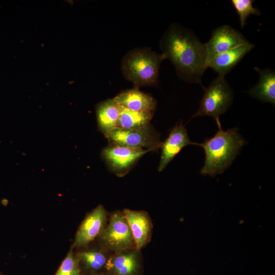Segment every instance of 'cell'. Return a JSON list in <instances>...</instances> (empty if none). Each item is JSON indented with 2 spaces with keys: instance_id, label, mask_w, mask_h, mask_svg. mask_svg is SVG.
I'll return each instance as SVG.
<instances>
[{
  "instance_id": "5",
  "label": "cell",
  "mask_w": 275,
  "mask_h": 275,
  "mask_svg": "<svg viewBox=\"0 0 275 275\" xmlns=\"http://www.w3.org/2000/svg\"><path fill=\"white\" fill-rule=\"evenodd\" d=\"M98 238L105 250L114 253L136 248L128 223L120 210L111 214L109 223Z\"/></svg>"
},
{
  "instance_id": "18",
  "label": "cell",
  "mask_w": 275,
  "mask_h": 275,
  "mask_svg": "<svg viewBox=\"0 0 275 275\" xmlns=\"http://www.w3.org/2000/svg\"><path fill=\"white\" fill-rule=\"evenodd\" d=\"M79 265L86 270L96 272L105 268L110 257L105 251L101 250H90L78 253L77 255Z\"/></svg>"
},
{
  "instance_id": "17",
  "label": "cell",
  "mask_w": 275,
  "mask_h": 275,
  "mask_svg": "<svg viewBox=\"0 0 275 275\" xmlns=\"http://www.w3.org/2000/svg\"><path fill=\"white\" fill-rule=\"evenodd\" d=\"M153 115V113L133 111L121 106L117 128L136 129L144 128L150 125Z\"/></svg>"
},
{
  "instance_id": "20",
  "label": "cell",
  "mask_w": 275,
  "mask_h": 275,
  "mask_svg": "<svg viewBox=\"0 0 275 275\" xmlns=\"http://www.w3.org/2000/svg\"><path fill=\"white\" fill-rule=\"evenodd\" d=\"M80 273L79 260L71 248L54 275H80Z\"/></svg>"
},
{
  "instance_id": "11",
  "label": "cell",
  "mask_w": 275,
  "mask_h": 275,
  "mask_svg": "<svg viewBox=\"0 0 275 275\" xmlns=\"http://www.w3.org/2000/svg\"><path fill=\"white\" fill-rule=\"evenodd\" d=\"M189 145H198V143L191 141L182 123L175 126L167 139L161 143L158 171H162L184 147Z\"/></svg>"
},
{
  "instance_id": "22",
  "label": "cell",
  "mask_w": 275,
  "mask_h": 275,
  "mask_svg": "<svg viewBox=\"0 0 275 275\" xmlns=\"http://www.w3.org/2000/svg\"><path fill=\"white\" fill-rule=\"evenodd\" d=\"M0 275H1V274H0Z\"/></svg>"
},
{
  "instance_id": "19",
  "label": "cell",
  "mask_w": 275,
  "mask_h": 275,
  "mask_svg": "<svg viewBox=\"0 0 275 275\" xmlns=\"http://www.w3.org/2000/svg\"><path fill=\"white\" fill-rule=\"evenodd\" d=\"M231 2L239 16L242 28L245 26L246 19L250 15H261L259 10L253 7L254 1L253 0H232Z\"/></svg>"
},
{
  "instance_id": "7",
  "label": "cell",
  "mask_w": 275,
  "mask_h": 275,
  "mask_svg": "<svg viewBox=\"0 0 275 275\" xmlns=\"http://www.w3.org/2000/svg\"><path fill=\"white\" fill-rule=\"evenodd\" d=\"M151 151L141 148H131L109 144L102 152L109 169L117 175H126L144 154Z\"/></svg>"
},
{
  "instance_id": "6",
  "label": "cell",
  "mask_w": 275,
  "mask_h": 275,
  "mask_svg": "<svg viewBox=\"0 0 275 275\" xmlns=\"http://www.w3.org/2000/svg\"><path fill=\"white\" fill-rule=\"evenodd\" d=\"M105 136L109 144L131 148H146L151 151L160 148L162 143L158 133L150 125L136 129L116 128Z\"/></svg>"
},
{
  "instance_id": "12",
  "label": "cell",
  "mask_w": 275,
  "mask_h": 275,
  "mask_svg": "<svg viewBox=\"0 0 275 275\" xmlns=\"http://www.w3.org/2000/svg\"><path fill=\"white\" fill-rule=\"evenodd\" d=\"M122 212L130 227L135 247L141 250L150 241L153 228L151 218L145 211L124 209Z\"/></svg>"
},
{
  "instance_id": "1",
  "label": "cell",
  "mask_w": 275,
  "mask_h": 275,
  "mask_svg": "<svg viewBox=\"0 0 275 275\" xmlns=\"http://www.w3.org/2000/svg\"><path fill=\"white\" fill-rule=\"evenodd\" d=\"M160 46L180 78L201 85V77L207 68V52L205 43L193 32L173 24L164 34Z\"/></svg>"
},
{
  "instance_id": "14",
  "label": "cell",
  "mask_w": 275,
  "mask_h": 275,
  "mask_svg": "<svg viewBox=\"0 0 275 275\" xmlns=\"http://www.w3.org/2000/svg\"><path fill=\"white\" fill-rule=\"evenodd\" d=\"M114 99L120 106L128 109L153 114L157 104L153 97L135 88L120 93Z\"/></svg>"
},
{
  "instance_id": "8",
  "label": "cell",
  "mask_w": 275,
  "mask_h": 275,
  "mask_svg": "<svg viewBox=\"0 0 275 275\" xmlns=\"http://www.w3.org/2000/svg\"><path fill=\"white\" fill-rule=\"evenodd\" d=\"M248 41L232 26L224 25L214 29L209 40L205 43L207 62L214 57L233 49Z\"/></svg>"
},
{
  "instance_id": "16",
  "label": "cell",
  "mask_w": 275,
  "mask_h": 275,
  "mask_svg": "<svg viewBox=\"0 0 275 275\" xmlns=\"http://www.w3.org/2000/svg\"><path fill=\"white\" fill-rule=\"evenodd\" d=\"M259 73V81L252 88L248 93L252 97L260 101L275 104V72L274 71L266 69L262 70L258 67L254 68Z\"/></svg>"
},
{
  "instance_id": "21",
  "label": "cell",
  "mask_w": 275,
  "mask_h": 275,
  "mask_svg": "<svg viewBox=\"0 0 275 275\" xmlns=\"http://www.w3.org/2000/svg\"><path fill=\"white\" fill-rule=\"evenodd\" d=\"M92 275H111L109 274H104V273H94Z\"/></svg>"
},
{
  "instance_id": "13",
  "label": "cell",
  "mask_w": 275,
  "mask_h": 275,
  "mask_svg": "<svg viewBox=\"0 0 275 275\" xmlns=\"http://www.w3.org/2000/svg\"><path fill=\"white\" fill-rule=\"evenodd\" d=\"M254 44L248 41L233 49L218 54L207 64V68L212 69L218 76L225 77L253 48Z\"/></svg>"
},
{
  "instance_id": "15",
  "label": "cell",
  "mask_w": 275,
  "mask_h": 275,
  "mask_svg": "<svg viewBox=\"0 0 275 275\" xmlns=\"http://www.w3.org/2000/svg\"><path fill=\"white\" fill-rule=\"evenodd\" d=\"M121 106L113 99L99 103L96 106L98 127L105 136L117 128Z\"/></svg>"
},
{
  "instance_id": "4",
  "label": "cell",
  "mask_w": 275,
  "mask_h": 275,
  "mask_svg": "<svg viewBox=\"0 0 275 275\" xmlns=\"http://www.w3.org/2000/svg\"><path fill=\"white\" fill-rule=\"evenodd\" d=\"M200 102L198 111L192 118L209 116L217 122L219 116L225 113L231 105L233 92L225 77L218 76L207 88Z\"/></svg>"
},
{
  "instance_id": "2",
  "label": "cell",
  "mask_w": 275,
  "mask_h": 275,
  "mask_svg": "<svg viewBox=\"0 0 275 275\" xmlns=\"http://www.w3.org/2000/svg\"><path fill=\"white\" fill-rule=\"evenodd\" d=\"M216 123L218 129L215 134L204 143L198 144L205 154L204 164L200 171L203 175L213 177L223 173L246 143L237 128L224 130L220 121Z\"/></svg>"
},
{
  "instance_id": "10",
  "label": "cell",
  "mask_w": 275,
  "mask_h": 275,
  "mask_svg": "<svg viewBox=\"0 0 275 275\" xmlns=\"http://www.w3.org/2000/svg\"><path fill=\"white\" fill-rule=\"evenodd\" d=\"M105 269L111 275H137L141 269L140 250L134 248L114 253Z\"/></svg>"
},
{
  "instance_id": "9",
  "label": "cell",
  "mask_w": 275,
  "mask_h": 275,
  "mask_svg": "<svg viewBox=\"0 0 275 275\" xmlns=\"http://www.w3.org/2000/svg\"><path fill=\"white\" fill-rule=\"evenodd\" d=\"M107 213L99 205L85 217L75 235L73 246L83 247L98 237L107 226Z\"/></svg>"
},
{
  "instance_id": "3",
  "label": "cell",
  "mask_w": 275,
  "mask_h": 275,
  "mask_svg": "<svg viewBox=\"0 0 275 275\" xmlns=\"http://www.w3.org/2000/svg\"><path fill=\"white\" fill-rule=\"evenodd\" d=\"M164 55L149 49H135L127 53L122 61L121 68L126 78L132 82L134 88L156 86L158 72Z\"/></svg>"
}]
</instances>
